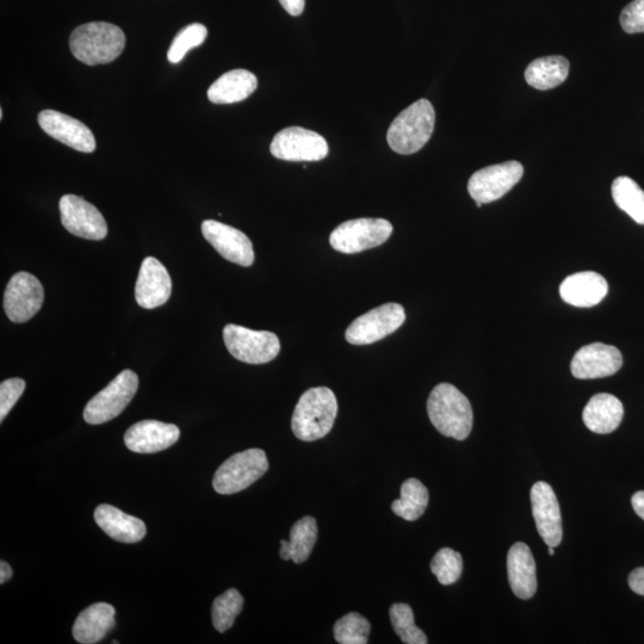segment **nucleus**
<instances>
[{"instance_id": "4be33fe9", "label": "nucleus", "mask_w": 644, "mask_h": 644, "mask_svg": "<svg viewBox=\"0 0 644 644\" xmlns=\"http://www.w3.org/2000/svg\"><path fill=\"white\" fill-rule=\"evenodd\" d=\"M95 520L99 528L117 542L136 543L146 536V525L141 519L129 516L111 505H99L95 511Z\"/></svg>"}, {"instance_id": "2eb2a0df", "label": "nucleus", "mask_w": 644, "mask_h": 644, "mask_svg": "<svg viewBox=\"0 0 644 644\" xmlns=\"http://www.w3.org/2000/svg\"><path fill=\"white\" fill-rule=\"evenodd\" d=\"M532 515L538 534L548 547H559L563 537L559 500L547 482H537L531 488Z\"/></svg>"}, {"instance_id": "f03ea898", "label": "nucleus", "mask_w": 644, "mask_h": 644, "mask_svg": "<svg viewBox=\"0 0 644 644\" xmlns=\"http://www.w3.org/2000/svg\"><path fill=\"white\" fill-rule=\"evenodd\" d=\"M126 47L120 27L107 22H91L73 30L70 49L73 57L89 66L113 63Z\"/></svg>"}, {"instance_id": "9b49d317", "label": "nucleus", "mask_w": 644, "mask_h": 644, "mask_svg": "<svg viewBox=\"0 0 644 644\" xmlns=\"http://www.w3.org/2000/svg\"><path fill=\"white\" fill-rule=\"evenodd\" d=\"M324 136L301 127H289L275 135L270 152L277 159L286 161H320L327 157Z\"/></svg>"}, {"instance_id": "dca6fc26", "label": "nucleus", "mask_w": 644, "mask_h": 644, "mask_svg": "<svg viewBox=\"0 0 644 644\" xmlns=\"http://www.w3.org/2000/svg\"><path fill=\"white\" fill-rule=\"evenodd\" d=\"M623 357L615 346L593 343L581 348L572 359L575 379L596 380L615 375L621 370Z\"/></svg>"}, {"instance_id": "72a5a7b5", "label": "nucleus", "mask_w": 644, "mask_h": 644, "mask_svg": "<svg viewBox=\"0 0 644 644\" xmlns=\"http://www.w3.org/2000/svg\"><path fill=\"white\" fill-rule=\"evenodd\" d=\"M431 571L442 585L455 584L463 572L461 554L450 548L439 550L431 561Z\"/></svg>"}, {"instance_id": "20e7f679", "label": "nucleus", "mask_w": 644, "mask_h": 644, "mask_svg": "<svg viewBox=\"0 0 644 644\" xmlns=\"http://www.w3.org/2000/svg\"><path fill=\"white\" fill-rule=\"evenodd\" d=\"M436 111L427 99H419L402 111L390 125L387 141L396 153L410 156L431 139L435 129Z\"/></svg>"}, {"instance_id": "473e14b6", "label": "nucleus", "mask_w": 644, "mask_h": 644, "mask_svg": "<svg viewBox=\"0 0 644 644\" xmlns=\"http://www.w3.org/2000/svg\"><path fill=\"white\" fill-rule=\"evenodd\" d=\"M207 36L208 29L201 23H193L183 28L173 39L167 51V60L171 64L181 63L191 49L200 47L207 40Z\"/></svg>"}, {"instance_id": "0eeeda50", "label": "nucleus", "mask_w": 644, "mask_h": 644, "mask_svg": "<svg viewBox=\"0 0 644 644\" xmlns=\"http://www.w3.org/2000/svg\"><path fill=\"white\" fill-rule=\"evenodd\" d=\"M224 340L229 354L247 364L269 363L281 351L280 339L275 333L233 324L225 327Z\"/></svg>"}, {"instance_id": "393cba45", "label": "nucleus", "mask_w": 644, "mask_h": 644, "mask_svg": "<svg viewBox=\"0 0 644 644\" xmlns=\"http://www.w3.org/2000/svg\"><path fill=\"white\" fill-rule=\"evenodd\" d=\"M255 74L233 70L221 76L208 90L209 101L215 104H233L245 101L257 90Z\"/></svg>"}, {"instance_id": "7ed1b4c3", "label": "nucleus", "mask_w": 644, "mask_h": 644, "mask_svg": "<svg viewBox=\"0 0 644 644\" xmlns=\"http://www.w3.org/2000/svg\"><path fill=\"white\" fill-rule=\"evenodd\" d=\"M338 414V401L330 388L317 387L302 394L291 418L294 435L314 442L331 432Z\"/></svg>"}, {"instance_id": "4c0bfd02", "label": "nucleus", "mask_w": 644, "mask_h": 644, "mask_svg": "<svg viewBox=\"0 0 644 644\" xmlns=\"http://www.w3.org/2000/svg\"><path fill=\"white\" fill-rule=\"evenodd\" d=\"M280 3L291 16H300L305 11L306 0H280Z\"/></svg>"}, {"instance_id": "1a4fd4ad", "label": "nucleus", "mask_w": 644, "mask_h": 644, "mask_svg": "<svg viewBox=\"0 0 644 644\" xmlns=\"http://www.w3.org/2000/svg\"><path fill=\"white\" fill-rule=\"evenodd\" d=\"M405 320L404 307L399 303H386L352 322L345 338L352 345L374 344L399 330Z\"/></svg>"}, {"instance_id": "6ab92c4d", "label": "nucleus", "mask_w": 644, "mask_h": 644, "mask_svg": "<svg viewBox=\"0 0 644 644\" xmlns=\"http://www.w3.org/2000/svg\"><path fill=\"white\" fill-rule=\"evenodd\" d=\"M181 431L173 424L144 420L130 426L125 435L126 447L138 454H154L178 442Z\"/></svg>"}, {"instance_id": "ea45409f", "label": "nucleus", "mask_w": 644, "mask_h": 644, "mask_svg": "<svg viewBox=\"0 0 644 644\" xmlns=\"http://www.w3.org/2000/svg\"><path fill=\"white\" fill-rule=\"evenodd\" d=\"M11 567L5 561L0 562V584H5L6 581H9L12 578Z\"/></svg>"}, {"instance_id": "bb28decb", "label": "nucleus", "mask_w": 644, "mask_h": 644, "mask_svg": "<svg viewBox=\"0 0 644 644\" xmlns=\"http://www.w3.org/2000/svg\"><path fill=\"white\" fill-rule=\"evenodd\" d=\"M569 74V61L560 55L532 61L526 68L525 79L532 88L550 90L561 85Z\"/></svg>"}, {"instance_id": "aec40b11", "label": "nucleus", "mask_w": 644, "mask_h": 644, "mask_svg": "<svg viewBox=\"0 0 644 644\" xmlns=\"http://www.w3.org/2000/svg\"><path fill=\"white\" fill-rule=\"evenodd\" d=\"M609 284L597 272H578L561 283L560 295L568 305L580 308L597 306L608 295Z\"/></svg>"}, {"instance_id": "c9c22d12", "label": "nucleus", "mask_w": 644, "mask_h": 644, "mask_svg": "<svg viewBox=\"0 0 644 644\" xmlns=\"http://www.w3.org/2000/svg\"><path fill=\"white\" fill-rule=\"evenodd\" d=\"M621 24L625 33H644V0H634L622 11Z\"/></svg>"}, {"instance_id": "5701e85b", "label": "nucleus", "mask_w": 644, "mask_h": 644, "mask_svg": "<svg viewBox=\"0 0 644 644\" xmlns=\"http://www.w3.org/2000/svg\"><path fill=\"white\" fill-rule=\"evenodd\" d=\"M115 608L97 603L80 613L73 625L74 640L82 644L101 642L115 627Z\"/></svg>"}, {"instance_id": "e433bc0d", "label": "nucleus", "mask_w": 644, "mask_h": 644, "mask_svg": "<svg viewBox=\"0 0 644 644\" xmlns=\"http://www.w3.org/2000/svg\"><path fill=\"white\" fill-rule=\"evenodd\" d=\"M629 586L635 593L644 596V567L637 568L629 575Z\"/></svg>"}, {"instance_id": "6e6552de", "label": "nucleus", "mask_w": 644, "mask_h": 644, "mask_svg": "<svg viewBox=\"0 0 644 644\" xmlns=\"http://www.w3.org/2000/svg\"><path fill=\"white\" fill-rule=\"evenodd\" d=\"M393 233V226L385 219H356L339 225L331 234L334 250L355 255L385 244Z\"/></svg>"}, {"instance_id": "c756f323", "label": "nucleus", "mask_w": 644, "mask_h": 644, "mask_svg": "<svg viewBox=\"0 0 644 644\" xmlns=\"http://www.w3.org/2000/svg\"><path fill=\"white\" fill-rule=\"evenodd\" d=\"M390 622L402 642L406 644H427L424 631L414 623V613L410 605L396 603L389 610Z\"/></svg>"}, {"instance_id": "9d476101", "label": "nucleus", "mask_w": 644, "mask_h": 644, "mask_svg": "<svg viewBox=\"0 0 644 644\" xmlns=\"http://www.w3.org/2000/svg\"><path fill=\"white\" fill-rule=\"evenodd\" d=\"M524 175V167L518 161L483 167L476 171L468 182L469 195L475 202L491 203L505 196Z\"/></svg>"}, {"instance_id": "f8f14e48", "label": "nucleus", "mask_w": 644, "mask_h": 644, "mask_svg": "<svg viewBox=\"0 0 644 644\" xmlns=\"http://www.w3.org/2000/svg\"><path fill=\"white\" fill-rule=\"evenodd\" d=\"M45 290L34 275L18 272L11 277L4 294V309L12 322L23 324L39 313Z\"/></svg>"}, {"instance_id": "ddd939ff", "label": "nucleus", "mask_w": 644, "mask_h": 644, "mask_svg": "<svg viewBox=\"0 0 644 644\" xmlns=\"http://www.w3.org/2000/svg\"><path fill=\"white\" fill-rule=\"evenodd\" d=\"M61 224L76 237L88 240H103L108 234L107 221L94 206L83 197L65 195L60 203Z\"/></svg>"}, {"instance_id": "a211bd4d", "label": "nucleus", "mask_w": 644, "mask_h": 644, "mask_svg": "<svg viewBox=\"0 0 644 644\" xmlns=\"http://www.w3.org/2000/svg\"><path fill=\"white\" fill-rule=\"evenodd\" d=\"M172 293L169 272L158 259L147 257L141 264L135 286V299L139 306L154 309L165 305Z\"/></svg>"}, {"instance_id": "c85d7f7f", "label": "nucleus", "mask_w": 644, "mask_h": 644, "mask_svg": "<svg viewBox=\"0 0 644 644\" xmlns=\"http://www.w3.org/2000/svg\"><path fill=\"white\" fill-rule=\"evenodd\" d=\"M611 190L616 206L637 224L644 225V191L640 185L629 177H618Z\"/></svg>"}, {"instance_id": "f704fd0d", "label": "nucleus", "mask_w": 644, "mask_h": 644, "mask_svg": "<svg viewBox=\"0 0 644 644\" xmlns=\"http://www.w3.org/2000/svg\"><path fill=\"white\" fill-rule=\"evenodd\" d=\"M26 389V382L22 379H10L0 385V421H3L12 408L20 400Z\"/></svg>"}, {"instance_id": "7c9ffc66", "label": "nucleus", "mask_w": 644, "mask_h": 644, "mask_svg": "<svg viewBox=\"0 0 644 644\" xmlns=\"http://www.w3.org/2000/svg\"><path fill=\"white\" fill-rule=\"evenodd\" d=\"M243 608L244 598L234 588L221 594L213 603L212 617L214 628L219 633H226L227 630L233 627L235 618L243 611Z\"/></svg>"}, {"instance_id": "2f4dec72", "label": "nucleus", "mask_w": 644, "mask_h": 644, "mask_svg": "<svg viewBox=\"0 0 644 644\" xmlns=\"http://www.w3.org/2000/svg\"><path fill=\"white\" fill-rule=\"evenodd\" d=\"M371 625L367 618L350 612L334 624V639L340 644H367Z\"/></svg>"}, {"instance_id": "a19ab883", "label": "nucleus", "mask_w": 644, "mask_h": 644, "mask_svg": "<svg viewBox=\"0 0 644 644\" xmlns=\"http://www.w3.org/2000/svg\"><path fill=\"white\" fill-rule=\"evenodd\" d=\"M549 548V555L553 556L555 554V550L553 547H548Z\"/></svg>"}, {"instance_id": "4468645a", "label": "nucleus", "mask_w": 644, "mask_h": 644, "mask_svg": "<svg viewBox=\"0 0 644 644\" xmlns=\"http://www.w3.org/2000/svg\"><path fill=\"white\" fill-rule=\"evenodd\" d=\"M204 239L228 262L240 266H251L255 263V251L252 241L239 229L221 224L219 221L206 220L202 224Z\"/></svg>"}, {"instance_id": "cd10ccee", "label": "nucleus", "mask_w": 644, "mask_h": 644, "mask_svg": "<svg viewBox=\"0 0 644 644\" xmlns=\"http://www.w3.org/2000/svg\"><path fill=\"white\" fill-rule=\"evenodd\" d=\"M429 491L417 479H408L401 486V498L393 501L392 511L407 522H416L429 506Z\"/></svg>"}, {"instance_id": "423d86ee", "label": "nucleus", "mask_w": 644, "mask_h": 644, "mask_svg": "<svg viewBox=\"0 0 644 644\" xmlns=\"http://www.w3.org/2000/svg\"><path fill=\"white\" fill-rule=\"evenodd\" d=\"M139 388V377L132 370H123L86 405L84 420L101 425L119 417L133 400Z\"/></svg>"}, {"instance_id": "58836bf2", "label": "nucleus", "mask_w": 644, "mask_h": 644, "mask_svg": "<svg viewBox=\"0 0 644 644\" xmlns=\"http://www.w3.org/2000/svg\"><path fill=\"white\" fill-rule=\"evenodd\" d=\"M631 504L636 515L644 520V491L635 493L631 498Z\"/></svg>"}, {"instance_id": "412c9836", "label": "nucleus", "mask_w": 644, "mask_h": 644, "mask_svg": "<svg viewBox=\"0 0 644 644\" xmlns=\"http://www.w3.org/2000/svg\"><path fill=\"white\" fill-rule=\"evenodd\" d=\"M507 575L512 592L519 599L528 600L537 591L536 562L528 544H513L507 555Z\"/></svg>"}, {"instance_id": "a878e982", "label": "nucleus", "mask_w": 644, "mask_h": 644, "mask_svg": "<svg viewBox=\"0 0 644 644\" xmlns=\"http://www.w3.org/2000/svg\"><path fill=\"white\" fill-rule=\"evenodd\" d=\"M318 540L317 520L311 516L303 517L290 530V541H281L280 555L284 561L300 565L308 560Z\"/></svg>"}, {"instance_id": "39448f33", "label": "nucleus", "mask_w": 644, "mask_h": 644, "mask_svg": "<svg viewBox=\"0 0 644 644\" xmlns=\"http://www.w3.org/2000/svg\"><path fill=\"white\" fill-rule=\"evenodd\" d=\"M268 469V457L262 449L238 452L216 470L213 487L219 494L239 493L262 478Z\"/></svg>"}, {"instance_id": "f257e3e1", "label": "nucleus", "mask_w": 644, "mask_h": 644, "mask_svg": "<svg viewBox=\"0 0 644 644\" xmlns=\"http://www.w3.org/2000/svg\"><path fill=\"white\" fill-rule=\"evenodd\" d=\"M427 413L443 436L464 441L473 430L474 413L466 395L450 383H441L427 400Z\"/></svg>"}, {"instance_id": "b1692460", "label": "nucleus", "mask_w": 644, "mask_h": 644, "mask_svg": "<svg viewBox=\"0 0 644 644\" xmlns=\"http://www.w3.org/2000/svg\"><path fill=\"white\" fill-rule=\"evenodd\" d=\"M624 416L623 404L611 394H597L588 401L582 419L588 430L599 435H608L621 425Z\"/></svg>"}, {"instance_id": "f3484780", "label": "nucleus", "mask_w": 644, "mask_h": 644, "mask_svg": "<svg viewBox=\"0 0 644 644\" xmlns=\"http://www.w3.org/2000/svg\"><path fill=\"white\" fill-rule=\"evenodd\" d=\"M37 121L43 132L73 150L83 153L95 152V136L83 122L55 110L41 111Z\"/></svg>"}]
</instances>
